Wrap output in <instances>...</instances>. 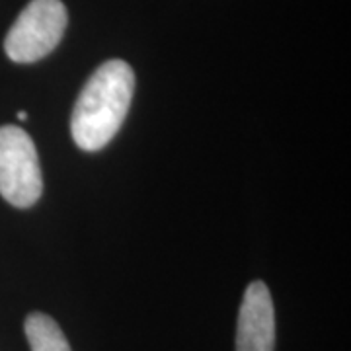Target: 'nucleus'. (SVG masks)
<instances>
[{"label":"nucleus","instance_id":"f257e3e1","mask_svg":"<svg viewBox=\"0 0 351 351\" xmlns=\"http://www.w3.org/2000/svg\"><path fill=\"white\" fill-rule=\"evenodd\" d=\"M135 92V73L121 61L112 59L88 78L76 100L71 131L82 151H101L125 121Z\"/></svg>","mask_w":351,"mask_h":351},{"label":"nucleus","instance_id":"f03ea898","mask_svg":"<svg viewBox=\"0 0 351 351\" xmlns=\"http://www.w3.org/2000/svg\"><path fill=\"white\" fill-rule=\"evenodd\" d=\"M43 193L38 151L22 127H0V195L14 207H32Z\"/></svg>","mask_w":351,"mask_h":351},{"label":"nucleus","instance_id":"7ed1b4c3","mask_svg":"<svg viewBox=\"0 0 351 351\" xmlns=\"http://www.w3.org/2000/svg\"><path fill=\"white\" fill-rule=\"evenodd\" d=\"M66 29V8L61 0H32L4 39L14 63H36L59 45Z\"/></svg>","mask_w":351,"mask_h":351},{"label":"nucleus","instance_id":"20e7f679","mask_svg":"<svg viewBox=\"0 0 351 351\" xmlns=\"http://www.w3.org/2000/svg\"><path fill=\"white\" fill-rule=\"evenodd\" d=\"M276 350V308L263 281L248 285L240 304L237 351Z\"/></svg>","mask_w":351,"mask_h":351},{"label":"nucleus","instance_id":"39448f33","mask_svg":"<svg viewBox=\"0 0 351 351\" xmlns=\"http://www.w3.org/2000/svg\"><path fill=\"white\" fill-rule=\"evenodd\" d=\"M25 336L32 351H73L59 324L43 313H32L25 318Z\"/></svg>","mask_w":351,"mask_h":351},{"label":"nucleus","instance_id":"423d86ee","mask_svg":"<svg viewBox=\"0 0 351 351\" xmlns=\"http://www.w3.org/2000/svg\"><path fill=\"white\" fill-rule=\"evenodd\" d=\"M25 117H27V113H25V112H20V113H18V119H22V121H24Z\"/></svg>","mask_w":351,"mask_h":351}]
</instances>
